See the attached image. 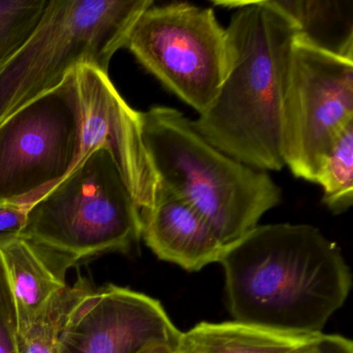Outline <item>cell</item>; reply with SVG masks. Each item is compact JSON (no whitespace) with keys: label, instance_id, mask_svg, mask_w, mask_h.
Listing matches in <instances>:
<instances>
[{"label":"cell","instance_id":"obj_1","mask_svg":"<svg viewBox=\"0 0 353 353\" xmlns=\"http://www.w3.org/2000/svg\"><path fill=\"white\" fill-rule=\"evenodd\" d=\"M219 263L233 319L281 332H322L352 286L340 248L312 225H258Z\"/></svg>","mask_w":353,"mask_h":353},{"label":"cell","instance_id":"obj_2","mask_svg":"<svg viewBox=\"0 0 353 353\" xmlns=\"http://www.w3.org/2000/svg\"><path fill=\"white\" fill-rule=\"evenodd\" d=\"M214 5L236 10L226 28L228 70L214 103L193 121L194 127L214 148L247 166L281 170L294 26L270 0H218Z\"/></svg>","mask_w":353,"mask_h":353},{"label":"cell","instance_id":"obj_3","mask_svg":"<svg viewBox=\"0 0 353 353\" xmlns=\"http://www.w3.org/2000/svg\"><path fill=\"white\" fill-rule=\"evenodd\" d=\"M141 119L159 187L191 205L225 247L280 203L282 191L268 172L214 148L181 111L154 106Z\"/></svg>","mask_w":353,"mask_h":353},{"label":"cell","instance_id":"obj_4","mask_svg":"<svg viewBox=\"0 0 353 353\" xmlns=\"http://www.w3.org/2000/svg\"><path fill=\"white\" fill-rule=\"evenodd\" d=\"M21 239L68 268L127 253L142 239L141 210L112 157L97 148L30 204Z\"/></svg>","mask_w":353,"mask_h":353},{"label":"cell","instance_id":"obj_5","mask_svg":"<svg viewBox=\"0 0 353 353\" xmlns=\"http://www.w3.org/2000/svg\"><path fill=\"white\" fill-rule=\"evenodd\" d=\"M152 0H49L38 28L0 67V123L63 83L78 65L108 73Z\"/></svg>","mask_w":353,"mask_h":353},{"label":"cell","instance_id":"obj_6","mask_svg":"<svg viewBox=\"0 0 353 353\" xmlns=\"http://www.w3.org/2000/svg\"><path fill=\"white\" fill-rule=\"evenodd\" d=\"M125 47L199 115L214 103L228 70L226 28L212 8L154 3L136 22Z\"/></svg>","mask_w":353,"mask_h":353},{"label":"cell","instance_id":"obj_7","mask_svg":"<svg viewBox=\"0 0 353 353\" xmlns=\"http://www.w3.org/2000/svg\"><path fill=\"white\" fill-rule=\"evenodd\" d=\"M75 74L0 123V202L30 204L78 164Z\"/></svg>","mask_w":353,"mask_h":353},{"label":"cell","instance_id":"obj_8","mask_svg":"<svg viewBox=\"0 0 353 353\" xmlns=\"http://www.w3.org/2000/svg\"><path fill=\"white\" fill-rule=\"evenodd\" d=\"M353 123V59L295 39L282 117L283 160L297 179L315 183L343 130Z\"/></svg>","mask_w":353,"mask_h":353},{"label":"cell","instance_id":"obj_9","mask_svg":"<svg viewBox=\"0 0 353 353\" xmlns=\"http://www.w3.org/2000/svg\"><path fill=\"white\" fill-rule=\"evenodd\" d=\"M181 334L158 299L106 284L76 307L59 353H150L161 345L176 349Z\"/></svg>","mask_w":353,"mask_h":353},{"label":"cell","instance_id":"obj_10","mask_svg":"<svg viewBox=\"0 0 353 353\" xmlns=\"http://www.w3.org/2000/svg\"><path fill=\"white\" fill-rule=\"evenodd\" d=\"M74 74L80 107L79 161L104 148L140 210L152 208L159 181L144 142L141 112L123 100L108 73L80 65Z\"/></svg>","mask_w":353,"mask_h":353},{"label":"cell","instance_id":"obj_11","mask_svg":"<svg viewBox=\"0 0 353 353\" xmlns=\"http://www.w3.org/2000/svg\"><path fill=\"white\" fill-rule=\"evenodd\" d=\"M142 239L159 259L198 272L220 261L225 245L206 221L159 187L152 208L141 210Z\"/></svg>","mask_w":353,"mask_h":353},{"label":"cell","instance_id":"obj_12","mask_svg":"<svg viewBox=\"0 0 353 353\" xmlns=\"http://www.w3.org/2000/svg\"><path fill=\"white\" fill-rule=\"evenodd\" d=\"M0 257L15 301L18 330L21 332L67 286L69 268L46 250L21 237L0 250Z\"/></svg>","mask_w":353,"mask_h":353},{"label":"cell","instance_id":"obj_13","mask_svg":"<svg viewBox=\"0 0 353 353\" xmlns=\"http://www.w3.org/2000/svg\"><path fill=\"white\" fill-rule=\"evenodd\" d=\"M318 334L281 332L245 322H201L181 332L175 353H293Z\"/></svg>","mask_w":353,"mask_h":353},{"label":"cell","instance_id":"obj_14","mask_svg":"<svg viewBox=\"0 0 353 353\" xmlns=\"http://www.w3.org/2000/svg\"><path fill=\"white\" fill-rule=\"evenodd\" d=\"M295 30V39L336 57L353 59V1L270 0Z\"/></svg>","mask_w":353,"mask_h":353},{"label":"cell","instance_id":"obj_15","mask_svg":"<svg viewBox=\"0 0 353 353\" xmlns=\"http://www.w3.org/2000/svg\"><path fill=\"white\" fill-rule=\"evenodd\" d=\"M94 287L85 276H79L54 295L36 321L18 334L19 353H59L61 334L76 307Z\"/></svg>","mask_w":353,"mask_h":353},{"label":"cell","instance_id":"obj_16","mask_svg":"<svg viewBox=\"0 0 353 353\" xmlns=\"http://www.w3.org/2000/svg\"><path fill=\"white\" fill-rule=\"evenodd\" d=\"M315 183L322 188V202L334 214L353 204V123L336 138L318 171Z\"/></svg>","mask_w":353,"mask_h":353},{"label":"cell","instance_id":"obj_17","mask_svg":"<svg viewBox=\"0 0 353 353\" xmlns=\"http://www.w3.org/2000/svg\"><path fill=\"white\" fill-rule=\"evenodd\" d=\"M49 0H0V67L30 38Z\"/></svg>","mask_w":353,"mask_h":353},{"label":"cell","instance_id":"obj_18","mask_svg":"<svg viewBox=\"0 0 353 353\" xmlns=\"http://www.w3.org/2000/svg\"><path fill=\"white\" fill-rule=\"evenodd\" d=\"M18 328L15 301L0 257V353H19Z\"/></svg>","mask_w":353,"mask_h":353},{"label":"cell","instance_id":"obj_19","mask_svg":"<svg viewBox=\"0 0 353 353\" xmlns=\"http://www.w3.org/2000/svg\"><path fill=\"white\" fill-rule=\"evenodd\" d=\"M30 204L0 202V250L20 239Z\"/></svg>","mask_w":353,"mask_h":353},{"label":"cell","instance_id":"obj_20","mask_svg":"<svg viewBox=\"0 0 353 353\" xmlns=\"http://www.w3.org/2000/svg\"><path fill=\"white\" fill-rule=\"evenodd\" d=\"M293 353H353V343L340 334L321 332L311 343Z\"/></svg>","mask_w":353,"mask_h":353},{"label":"cell","instance_id":"obj_21","mask_svg":"<svg viewBox=\"0 0 353 353\" xmlns=\"http://www.w3.org/2000/svg\"><path fill=\"white\" fill-rule=\"evenodd\" d=\"M150 353H175V348L172 346H168V345H161Z\"/></svg>","mask_w":353,"mask_h":353}]
</instances>
